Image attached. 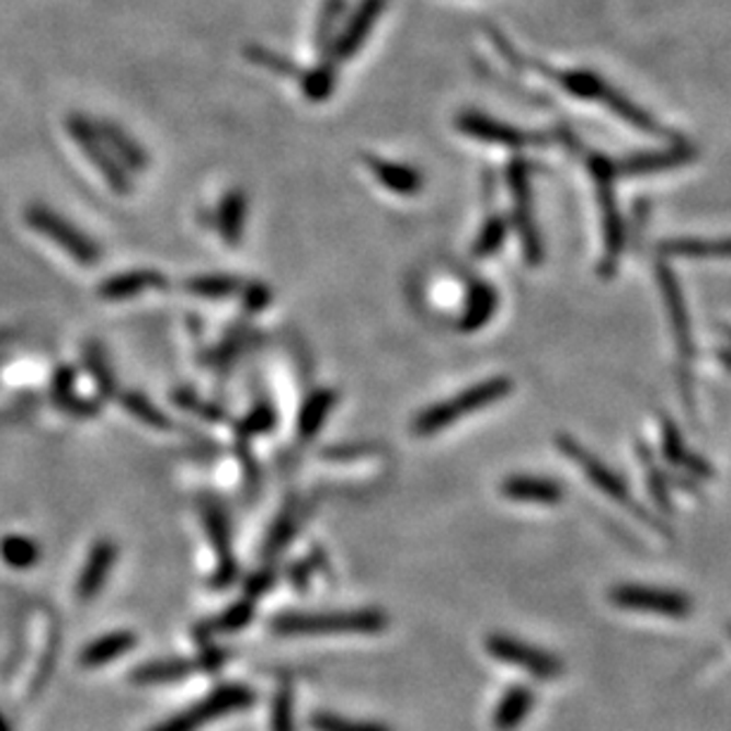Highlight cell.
Wrapping results in <instances>:
<instances>
[{
  "instance_id": "1",
  "label": "cell",
  "mask_w": 731,
  "mask_h": 731,
  "mask_svg": "<svg viewBox=\"0 0 731 731\" xmlns=\"http://www.w3.org/2000/svg\"><path fill=\"white\" fill-rule=\"evenodd\" d=\"M487 34L492 36L494 48L501 55H504L511 65H518L521 69L523 67L537 69L541 77L553 79V83L561 85V89L568 91L570 95H578L582 100H596V103H604L608 110H613L615 114H618V117L623 122L632 124L635 128H639V132L663 134V128L658 126V122H653V117H649L647 112L629 103V100L625 95H620L618 91L610 89V85L604 79H601L598 75H594V71H584V69H568V71L551 69L547 65H541L539 60H527V57H523L518 50H515L504 36H501L499 32H494V28H487Z\"/></svg>"
},
{
  "instance_id": "2",
  "label": "cell",
  "mask_w": 731,
  "mask_h": 731,
  "mask_svg": "<svg viewBox=\"0 0 731 731\" xmlns=\"http://www.w3.org/2000/svg\"><path fill=\"white\" fill-rule=\"evenodd\" d=\"M387 615L380 608L331 610V613H283L271 623L276 637H342V635H378L387 627Z\"/></svg>"
},
{
  "instance_id": "3",
  "label": "cell",
  "mask_w": 731,
  "mask_h": 731,
  "mask_svg": "<svg viewBox=\"0 0 731 731\" xmlns=\"http://www.w3.org/2000/svg\"><path fill=\"white\" fill-rule=\"evenodd\" d=\"M513 392V382L506 376H496V378H487L482 382H476L466 387L464 392H458L449 399L437 401V404L427 407L415 415L411 423V433L415 437H433L442 430L452 427L461 419L470 413H478L487 407L496 404V401L506 399Z\"/></svg>"
},
{
  "instance_id": "4",
  "label": "cell",
  "mask_w": 731,
  "mask_h": 731,
  "mask_svg": "<svg viewBox=\"0 0 731 731\" xmlns=\"http://www.w3.org/2000/svg\"><path fill=\"white\" fill-rule=\"evenodd\" d=\"M556 442H558V449H561L570 458V461L584 472L586 480H590L601 494H606L608 499L615 501V504H620L625 511L632 513L635 518L641 521L643 525L658 529V533H665V527L653 518V513L643 509L639 501L635 499V494L627 487V482L618 476V472L610 470L604 461H601L598 456H594L590 449H584L575 437L561 435Z\"/></svg>"
},
{
  "instance_id": "5",
  "label": "cell",
  "mask_w": 731,
  "mask_h": 731,
  "mask_svg": "<svg viewBox=\"0 0 731 731\" xmlns=\"http://www.w3.org/2000/svg\"><path fill=\"white\" fill-rule=\"evenodd\" d=\"M590 169L596 183L601 228H604V260H601L598 269L601 276L608 278L615 274V269H618V262L625 250V224L620 217L618 197H615V181H618V174H615L613 169V160L598 155L590 157Z\"/></svg>"
},
{
  "instance_id": "6",
  "label": "cell",
  "mask_w": 731,
  "mask_h": 731,
  "mask_svg": "<svg viewBox=\"0 0 731 731\" xmlns=\"http://www.w3.org/2000/svg\"><path fill=\"white\" fill-rule=\"evenodd\" d=\"M655 281H658V290H661V297L665 302L667 319L672 325V335H675L677 342V356H679V382L684 390V399L689 401V409L694 407V397H692V364L696 356L694 347V333H692V319H689V309H686V297L682 293V285L677 276L672 274V269L661 262L655 266Z\"/></svg>"
},
{
  "instance_id": "7",
  "label": "cell",
  "mask_w": 731,
  "mask_h": 731,
  "mask_svg": "<svg viewBox=\"0 0 731 731\" xmlns=\"http://www.w3.org/2000/svg\"><path fill=\"white\" fill-rule=\"evenodd\" d=\"M506 181L513 199V226L518 231L525 262L539 266L544 262V242L535 221L533 207V183H529V164L525 160H513L506 169Z\"/></svg>"
},
{
  "instance_id": "8",
  "label": "cell",
  "mask_w": 731,
  "mask_h": 731,
  "mask_svg": "<svg viewBox=\"0 0 731 731\" xmlns=\"http://www.w3.org/2000/svg\"><path fill=\"white\" fill-rule=\"evenodd\" d=\"M254 704V692L245 684H224L217 692L209 694L199 704L191 706L174 718L164 720L162 724L152 727L150 731H197L203 724L219 720L228 712L248 710Z\"/></svg>"
},
{
  "instance_id": "9",
  "label": "cell",
  "mask_w": 731,
  "mask_h": 731,
  "mask_svg": "<svg viewBox=\"0 0 731 731\" xmlns=\"http://www.w3.org/2000/svg\"><path fill=\"white\" fill-rule=\"evenodd\" d=\"M67 132L71 140L83 150V155L89 157V162L100 171V176L105 179V183L117 195H128L132 193V179H128L126 169L117 162V157L110 152L105 146L103 136L98 134V124L85 117L81 112H71L67 117Z\"/></svg>"
},
{
  "instance_id": "10",
  "label": "cell",
  "mask_w": 731,
  "mask_h": 731,
  "mask_svg": "<svg viewBox=\"0 0 731 731\" xmlns=\"http://www.w3.org/2000/svg\"><path fill=\"white\" fill-rule=\"evenodd\" d=\"M26 224L38 231L41 236H46L48 240H53L55 245H60L71 260L83 264V266H91L95 262H100V248L95 242L85 236L83 231L75 224H69L67 219H62L60 214L53 212L46 205H32L26 209Z\"/></svg>"
},
{
  "instance_id": "11",
  "label": "cell",
  "mask_w": 731,
  "mask_h": 731,
  "mask_svg": "<svg viewBox=\"0 0 731 731\" xmlns=\"http://www.w3.org/2000/svg\"><path fill=\"white\" fill-rule=\"evenodd\" d=\"M608 598L623 610L663 615V618H672V620L689 618V613L694 608L692 598L686 594L677 590H663V586H649V584H620V586H615V590H610Z\"/></svg>"
},
{
  "instance_id": "12",
  "label": "cell",
  "mask_w": 731,
  "mask_h": 731,
  "mask_svg": "<svg viewBox=\"0 0 731 731\" xmlns=\"http://www.w3.org/2000/svg\"><path fill=\"white\" fill-rule=\"evenodd\" d=\"M385 10L387 0H359V3L347 12L345 22H342L333 46L325 55L328 60L335 65H347L352 57L366 46V41L370 38L373 28H376Z\"/></svg>"
},
{
  "instance_id": "13",
  "label": "cell",
  "mask_w": 731,
  "mask_h": 731,
  "mask_svg": "<svg viewBox=\"0 0 731 731\" xmlns=\"http://www.w3.org/2000/svg\"><path fill=\"white\" fill-rule=\"evenodd\" d=\"M487 651L501 663H509L515 667H523L537 679H556L563 675L561 658L547 653L544 649L533 647V643L513 639L509 635H492L487 637Z\"/></svg>"
},
{
  "instance_id": "14",
  "label": "cell",
  "mask_w": 731,
  "mask_h": 731,
  "mask_svg": "<svg viewBox=\"0 0 731 731\" xmlns=\"http://www.w3.org/2000/svg\"><path fill=\"white\" fill-rule=\"evenodd\" d=\"M456 128L472 140L492 142V146L513 148V150H521L527 146H541L544 142L537 134L523 132V128L518 126L492 119V117H487V114L472 112V110L456 114Z\"/></svg>"
},
{
  "instance_id": "15",
  "label": "cell",
  "mask_w": 731,
  "mask_h": 731,
  "mask_svg": "<svg viewBox=\"0 0 731 731\" xmlns=\"http://www.w3.org/2000/svg\"><path fill=\"white\" fill-rule=\"evenodd\" d=\"M203 521L207 527V535L212 547L219 553V568L217 575L212 578V584L217 590H224V586L231 584L238 578V563L233 558V541H231V527H228L226 513L217 501H205L203 504Z\"/></svg>"
},
{
  "instance_id": "16",
  "label": "cell",
  "mask_w": 731,
  "mask_h": 731,
  "mask_svg": "<svg viewBox=\"0 0 731 731\" xmlns=\"http://www.w3.org/2000/svg\"><path fill=\"white\" fill-rule=\"evenodd\" d=\"M501 494L515 504L556 506L566 499L563 484L544 476H509L501 482Z\"/></svg>"
},
{
  "instance_id": "17",
  "label": "cell",
  "mask_w": 731,
  "mask_h": 731,
  "mask_svg": "<svg viewBox=\"0 0 731 731\" xmlns=\"http://www.w3.org/2000/svg\"><path fill=\"white\" fill-rule=\"evenodd\" d=\"M364 162L373 174V179H376L382 189H387L395 195L411 197L423 191V185H425L423 171H419L411 164L390 162V160H385V157H376V155H364Z\"/></svg>"
},
{
  "instance_id": "18",
  "label": "cell",
  "mask_w": 731,
  "mask_h": 731,
  "mask_svg": "<svg viewBox=\"0 0 731 731\" xmlns=\"http://www.w3.org/2000/svg\"><path fill=\"white\" fill-rule=\"evenodd\" d=\"M694 160V152L686 146L667 148L661 152H643L627 157V160H613L615 174L620 176H643V174H655V171H667L684 167L686 162Z\"/></svg>"
},
{
  "instance_id": "19",
  "label": "cell",
  "mask_w": 731,
  "mask_h": 731,
  "mask_svg": "<svg viewBox=\"0 0 731 731\" xmlns=\"http://www.w3.org/2000/svg\"><path fill=\"white\" fill-rule=\"evenodd\" d=\"M117 561V547L110 539L98 541L95 547L89 553V561H85L83 570H81V578L77 582V598L79 601H93L100 590H103L110 570Z\"/></svg>"
},
{
  "instance_id": "20",
  "label": "cell",
  "mask_w": 731,
  "mask_h": 731,
  "mask_svg": "<svg viewBox=\"0 0 731 731\" xmlns=\"http://www.w3.org/2000/svg\"><path fill=\"white\" fill-rule=\"evenodd\" d=\"M98 124V134L103 136L105 140V146L110 148V152L117 157V162L124 167V169H134V171H142V169H148L150 164V155L148 150L140 146V142L126 132L124 126L119 124H114L110 119H100L95 122Z\"/></svg>"
},
{
  "instance_id": "21",
  "label": "cell",
  "mask_w": 731,
  "mask_h": 731,
  "mask_svg": "<svg viewBox=\"0 0 731 731\" xmlns=\"http://www.w3.org/2000/svg\"><path fill=\"white\" fill-rule=\"evenodd\" d=\"M499 307V293L484 281H472L466 297V309L458 319V331L461 333H478L494 319Z\"/></svg>"
},
{
  "instance_id": "22",
  "label": "cell",
  "mask_w": 731,
  "mask_h": 731,
  "mask_svg": "<svg viewBox=\"0 0 731 731\" xmlns=\"http://www.w3.org/2000/svg\"><path fill=\"white\" fill-rule=\"evenodd\" d=\"M164 285H167V278L160 274V271L140 269V271H128V274L107 278L98 288V295L107 299V302H122V299H132L148 290L164 288Z\"/></svg>"
},
{
  "instance_id": "23",
  "label": "cell",
  "mask_w": 731,
  "mask_h": 731,
  "mask_svg": "<svg viewBox=\"0 0 731 731\" xmlns=\"http://www.w3.org/2000/svg\"><path fill=\"white\" fill-rule=\"evenodd\" d=\"M661 252L672 260H731V238H675L661 242Z\"/></svg>"
},
{
  "instance_id": "24",
  "label": "cell",
  "mask_w": 731,
  "mask_h": 731,
  "mask_svg": "<svg viewBox=\"0 0 731 731\" xmlns=\"http://www.w3.org/2000/svg\"><path fill=\"white\" fill-rule=\"evenodd\" d=\"M245 221H248V195L245 191L233 189L228 191L219 205L217 214V226L219 236L226 245H240L242 233H245Z\"/></svg>"
},
{
  "instance_id": "25",
  "label": "cell",
  "mask_w": 731,
  "mask_h": 731,
  "mask_svg": "<svg viewBox=\"0 0 731 731\" xmlns=\"http://www.w3.org/2000/svg\"><path fill=\"white\" fill-rule=\"evenodd\" d=\"M350 12V0H321V8L317 12V22H313V50H317L319 60L331 50L333 41L340 32L342 22H345Z\"/></svg>"
},
{
  "instance_id": "26",
  "label": "cell",
  "mask_w": 731,
  "mask_h": 731,
  "mask_svg": "<svg viewBox=\"0 0 731 731\" xmlns=\"http://www.w3.org/2000/svg\"><path fill=\"white\" fill-rule=\"evenodd\" d=\"M338 69L340 65L331 62L328 57H321V60L313 67L299 71V77H297L299 91H302V95L309 100V103H325V100L335 93Z\"/></svg>"
},
{
  "instance_id": "27",
  "label": "cell",
  "mask_w": 731,
  "mask_h": 731,
  "mask_svg": "<svg viewBox=\"0 0 731 731\" xmlns=\"http://www.w3.org/2000/svg\"><path fill=\"white\" fill-rule=\"evenodd\" d=\"M661 435H663V454H665L670 464H675V466L684 468L686 472H692V476H698V478L712 476L710 466L704 461V458L696 456L689 447H686V444L682 442L677 425L672 423L670 419H663Z\"/></svg>"
},
{
  "instance_id": "28",
  "label": "cell",
  "mask_w": 731,
  "mask_h": 731,
  "mask_svg": "<svg viewBox=\"0 0 731 731\" xmlns=\"http://www.w3.org/2000/svg\"><path fill=\"white\" fill-rule=\"evenodd\" d=\"M338 404V395L333 390H317L311 392L302 409H299V419H297V435L299 439H311L321 433V427L325 425L328 415L333 413Z\"/></svg>"
},
{
  "instance_id": "29",
  "label": "cell",
  "mask_w": 731,
  "mask_h": 731,
  "mask_svg": "<svg viewBox=\"0 0 731 731\" xmlns=\"http://www.w3.org/2000/svg\"><path fill=\"white\" fill-rule=\"evenodd\" d=\"M75 382H77L75 368L60 366L55 370V376H53L55 404L60 407L62 411H67L69 415H79V419H91V415H95L100 411V407L93 404V401H85V399L77 397Z\"/></svg>"
},
{
  "instance_id": "30",
  "label": "cell",
  "mask_w": 731,
  "mask_h": 731,
  "mask_svg": "<svg viewBox=\"0 0 731 731\" xmlns=\"http://www.w3.org/2000/svg\"><path fill=\"white\" fill-rule=\"evenodd\" d=\"M535 706V694L527 689L525 684L511 686L506 696L499 700V708L494 710V729L499 731H513L518 729L521 722L527 718L529 710Z\"/></svg>"
},
{
  "instance_id": "31",
  "label": "cell",
  "mask_w": 731,
  "mask_h": 731,
  "mask_svg": "<svg viewBox=\"0 0 731 731\" xmlns=\"http://www.w3.org/2000/svg\"><path fill=\"white\" fill-rule=\"evenodd\" d=\"M138 643V637L134 632H128V629H119V632H112L95 639L93 643L83 649L81 653V665L83 667H98V665H105L114 658H122L128 651H132Z\"/></svg>"
},
{
  "instance_id": "32",
  "label": "cell",
  "mask_w": 731,
  "mask_h": 731,
  "mask_svg": "<svg viewBox=\"0 0 731 731\" xmlns=\"http://www.w3.org/2000/svg\"><path fill=\"white\" fill-rule=\"evenodd\" d=\"M305 506L299 504V501H290L288 506H285L281 511V515L276 518L274 527H271V533L266 537V544H264V556H278L285 547H288V544L295 539L297 535V529L299 525H302L305 521Z\"/></svg>"
},
{
  "instance_id": "33",
  "label": "cell",
  "mask_w": 731,
  "mask_h": 731,
  "mask_svg": "<svg viewBox=\"0 0 731 731\" xmlns=\"http://www.w3.org/2000/svg\"><path fill=\"white\" fill-rule=\"evenodd\" d=\"M197 670H205L203 667V661H183V658H174V661H155V663H146V665H140L136 672H134V682L138 684H162V682H176V679H183V677H189L191 672H197Z\"/></svg>"
},
{
  "instance_id": "34",
  "label": "cell",
  "mask_w": 731,
  "mask_h": 731,
  "mask_svg": "<svg viewBox=\"0 0 731 731\" xmlns=\"http://www.w3.org/2000/svg\"><path fill=\"white\" fill-rule=\"evenodd\" d=\"M254 620V601L252 598H242L231 608H226L219 618H212L197 627V637L205 639L212 635H228V632H238V629L248 627Z\"/></svg>"
},
{
  "instance_id": "35",
  "label": "cell",
  "mask_w": 731,
  "mask_h": 731,
  "mask_svg": "<svg viewBox=\"0 0 731 731\" xmlns=\"http://www.w3.org/2000/svg\"><path fill=\"white\" fill-rule=\"evenodd\" d=\"M245 283L236 276H195L191 281H185V293H191L195 297H205V299H224L231 295H240Z\"/></svg>"
},
{
  "instance_id": "36",
  "label": "cell",
  "mask_w": 731,
  "mask_h": 731,
  "mask_svg": "<svg viewBox=\"0 0 731 731\" xmlns=\"http://www.w3.org/2000/svg\"><path fill=\"white\" fill-rule=\"evenodd\" d=\"M0 558H3L10 568L26 570L38 563L41 547L24 535H8L0 539Z\"/></svg>"
},
{
  "instance_id": "37",
  "label": "cell",
  "mask_w": 731,
  "mask_h": 731,
  "mask_svg": "<svg viewBox=\"0 0 731 731\" xmlns=\"http://www.w3.org/2000/svg\"><path fill=\"white\" fill-rule=\"evenodd\" d=\"M242 55H245L252 65L262 67V69H269L271 75H278V77L297 79V77H299V71H302V69H299V67L295 65L293 57L283 55V53H278V50L264 48V46H260V43H252V46L242 48Z\"/></svg>"
},
{
  "instance_id": "38",
  "label": "cell",
  "mask_w": 731,
  "mask_h": 731,
  "mask_svg": "<svg viewBox=\"0 0 731 731\" xmlns=\"http://www.w3.org/2000/svg\"><path fill=\"white\" fill-rule=\"evenodd\" d=\"M509 236V219L501 217V214H492L490 219L484 221V226L480 228V233L472 242V256H478V260H487V256L496 254L501 248H504Z\"/></svg>"
},
{
  "instance_id": "39",
  "label": "cell",
  "mask_w": 731,
  "mask_h": 731,
  "mask_svg": "<svg viewBox=\"0 0 731 731\" xmlns=\"http://www.w3.org/2000/svg\"><path fill=\"white\" fill-rule=\"evenodd\" d=\"M85 366H89L91 370V376L98 385V390L100 395H103V399H112V397H117V378H114V370L107 362V356L103 352V347L100 345H91L85 347Z\"/></svg>"
},
{
  "instance_id": "40",
  "label": "cell",
  "mask_w": 731,
  "mask_h": 731,
  "mask_svg": "<svg viewBox=\"0 0 731 731\" xmlns=\"http://www.w3.org/2000/svg\"><path fill=\"white\" fill-rule=\"evenodd\" d=\"M122 407L128 413H132L134 419H138L140 423H146L148 427H155V430H169L171 427V421L167 419V413L157 409L146 395L124 392L122 395Z\"/></svg>"
},
{
  "instance_id": "41",
  "label": "cell",
  "mask_w": 731,
  "mask_h": 731,
  "mask_svg": "<svg viewBox=\"0 0 731 731\" xmlns=\"http://www.w3.org/2000/svg\"><path fill=\"white\" fill-rule=\"evenodd\" d=\"M276 427V411L271 404H256L245 419L238 423V437L240 442L252 439L256 435H266Z\"/></svg>"
},
{
  "instance_id": "42",
  "label": "cell",
  "mask_w": 731,
  "mask_h": 731,
  "mask_svg": "<svg viewBox=\"0 0 731 731\" xmlns=\"http://www.w3.org/2000/svg\"><path fill=\"white\" fill-rule=\"evenodd\" d=\"M641 454V466L647 470V478H649V492L653 496V501L658 504V509H663L665 513H672V501H670V487L667 480L663 478L661 468L655 466V461L651 458V452L647 449H639Z\"/></svg>"
},
{
  "instance_id": "43",
  "label": "cell",
  "mask_w": 731,
  "mask_h": 731,
  "mask_svg": "<svg viewBox=\"0 0 731 731\" xmlns=\"http://www.w3.org/2000/svg\"><path fill=\"white\" fill-rule=\"evenodd\" d=\"M311 729L313 731H390L385 724L347 720V718H340V715H333V712L311 715Z\"/></svg>"
},
{
  "instance_id": "44",
  "label": "cell",
  "mask_w": 731,
  "mask_h": 731,
  "mask_svg": "<svg viewBox=\"0 0 731 731\" xmlns=\"http://www.w3.org/2000/svg\"><path fill=\"white\" fill-rule=\"evenodd\" d=\"M271 731H295L290 686H283L274 700V712H271Z\"/></svg>"
},
{
  "instance_id": "45",
  "label": "cell",
  "mask_w": 731,
  "mask_h": 731,
  "mask_svg": "<svg viewBox=\"0 0 731 731\" xmlns=\"http://www.w3.org/2000/svg\"><path fill=\"white\" fill-rule=\"evenodd\" d=\"M174 401L181 407V409H189V411H195L197 415H203V419H212V421H221L224 419V409L217 407V404H209V401L205 399H199L195 392L191 390H176L174 395Z\"/></svg>"
},
{
  "instance_id": "46",
  "label": "cell",
  "mask_w": 731,
  "mask_h": 731,
  "mask_svg": "<svg viewBox=\"0 0 731 731\" xmlns=\"http://www.w3.org/2000/svg\"><path fill=\"white\" fill-rule=\"evenodd\" d=\"M242 302L250 311H262L271 305V290L266 288L264 283H250L242 288Z\"/></svg>"
},
{
  "instance_id": "47",
  "label": "cell",
  "mask_w": 731,
  "mask_h": 731,
  "mask_svg": "<svg viewBox=\"0 0 731 731\" xmlns=\"http://www.w3.org/2000/svg\"><path fill=\"white\" fill-rule=\"evenodd\" d=\"M276 584V570L274 568H264L260 572H254V575L248 580L245 584V594L248 598H260L262 594H266L271 586Z\"/></svg>"
},
{
  "instance_id": "48",
  "label": "cell",
  "mask_w": 731,
  "mask_h": 731,
  "mask_svg": "<svg viewBox=\"0 0 731 731\" xmlns=\"http://www.w3.org/2000/svg\"><path fill=\"white\" fill-rule=\"evenodd\" d=\"M309 575H311V568L307 563H295L290 568V580L297 590H305V586L309 584Z\"/></svg>"
},
{
  "instance_id": "49",
  "label": "cell",
  "mask_w": 731,
  "mask_h": 731,
  "mask_svg": "<svg viewBox=\"0 0 731 731\" xmlns=\"http://www.w3.org/2000/svg\"><path fill=\"white\" fill-rule=\"evenodd\" d=\"M0 731H12L10 724H8V720L3 718V715H0Z\"/></svg>"
},
{
  "instance_id": "50",
  "label": "cell",
  "mask_w": 731,
  "mask_h": 731,
  "mask_svg": "<svg viewBox=\"0 0 731 731\" xmlns=\"http://www.w3.org/2000/svg\"><path fill=\"white\" fill-rule=\"evenodd\" d=\"M724 333H727V335H729V338H731V328H727V331H724Z\"/></svg>"
}]
</instances>
